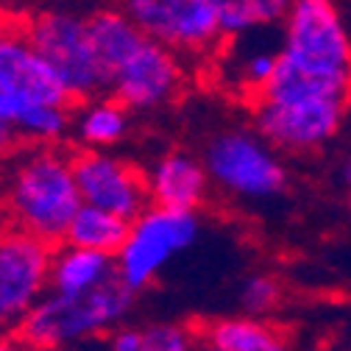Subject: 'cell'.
<instances>
[{"mask_svg": "<svg viewBox=\"0 0 351 351\" xmlns=\"http://www.w3.org/2000/svg\"><path fill=\"white\" fill-rule=\"evenodd\" d=\"M198 351H226V348H221V346H215V343H209V340H204V343L198 346Z\"/></svg>", "mask_w": 351, "mask_h": 351, "instance_id": "obj_29", "label": "cell"}, {"mask_svg": "<svg viewBox=\"0 0 351 351\" xmlns=\"http://www.w3.org/2000/svg\"><path fill=\"white\" fill-rule=\"evenodd\" d=\"M201 326L193 324H151L143 329V351H198Z\"/></svg>", "mask_w": 351, "mask_h": 351, "instance_id": "obj_21", "label": "cell"}, {"mask_svg": "<svg viewBox=\"0 0 351 351\" xmlns=\"http://www.w3.org/2000/svg\"><path fill=\"white\" fill-rule=\"evenodd\" d=\"M20 109H23V101H17L14 95H9V93L0 90V123L14 125V120H17Z\"/></svg>", "mask_w": 351, "mask_h": 351, "instance_id": "obj_25", "label": "cell"}, {"mask_svg": "<svg viewBox=\"0 0 351 351\" xmlns=\"http://www.w3.org/2000/svg\"><path fill=\"white\" fill-rule=\"evenodd\" d=\"M187 78V62L170 48L148 39L109 81V98L128 112H154L179 98Z\"/></svg>", "mask_w": 351, "mask_h": 351, "instance_id": "obj_11", "label": "cell"}, {"mask_svg": "<svg viewBox=\"0 0 351 351\" xmlns=\"http://www.w3.org/2000/svg\"><path fill=\"white\" fill-rule=\"evenodd\" d=\"M17 137L34 145H53L67 131H73V109L70 106H42L23 104L14 125Z\"/></svg>", "mask_w": 351, "mask_h": 351, "instance_id": "obj_20", "label": "cell"}, {"mask_svg": "<svg viewBox=\"0 0 351 351\" xmlns=\"http://www.w3.org/2000/svg\"><path fill=\"white\" fill-rule=\"evenodd\" d=\"M151 206L198 212L209 198V173L190 151H167L145 173Z\"/></svg>", "mask_w": 351, "mask_h": 351, "instance_id": "obj_13", "label": "cell"}, {"mask_svg": "<svg viewBox=\"0 0 351 351\" xmlns=\"http://www.w3.org/2000/svg\"><path fill=\"white\" fill-rule=\"evenodd\" d=\"M204 340L226 351H290V340L274 324L259 318H221L201 326Z\"/></svg>", "mask_w": 351, "mask_h": 351, "instance_id": "obj_17", "label": "cell"}, {"mask_svg": "<svg viewBox=\"0 0 351 351\" xmlns=\"http://www.w3.org/2000/svg\"><path fill=\"white\" fill-rule=\"evenodd\" d=\"M128 232H131V221L117 217L112 212H104L98 206L84 204L78 209V215L73 217L64 243L75 245V248H90V251H98V254L117 256L120 248L128 240Z\"/></svg>", "mask_w": 351, "mask_h": 351, "instance_id": "obj_19", "label": "cell"}, {"mask_svg": "<svg viewBox=\"0 0 351 351\" xmlns=\"http://www.w3.org/2000/svg\"><path fill=\"white\" fill-rule=\"evenodd\" d=\"M0 90L23 104L75 106L59 75L31 45L23 23H0Z\"/></svg>", "mask_w": 351, "mask_h": 351, "instance_id": "obj_12", "label": "cell"}, {"mask_svg": "<svg viewBox=\"0 0 351 351\" xmlns=\"http://www.w3.org/2000/svg\"><path fill=\"white\" fill-rule=\"evenodd\" d=\"M240 298H243V306L251 313V318L254 315H268L282 301V285L268 274H256L243 285Z\"/></svg>", "mask_w": 351, "mask_h": 351, "instance_id": "obj_22", "label": "cell"}, {"mask_svg": "<svg viewBox=\"0 0 351 351\" xmlns=\"http://www.w3.org/2000/svg\"><path fill=\"white\" fill-rule=\"evenodd\" d=\"M3 237H6V229H0V245H3Z\"/></svg>", "mask_w": 351, "mask_h": 351, "instance_id": "obj_30", "label": "cell"}, {"mask_svg": "<svg viewBox=\"0 0 351 351\" xmlns=\"http://www.w3.org/2000/svg\"><path fill=\"white\" fill-rule=\"evenodd\" d=\"M106 343H109V351H143V329L123 324L106 335Z\"/></svg>", "mask_w": 351, "mask_h": 351, "instance_id": "obj_23", "label": "cell"}, {"mask_svg": "<svg viewBox=\"0 0 351 351\" xmlns=\"http://www.w3.org/2000/svg\"><path fill=\"white\" fill-rule=\"evenodd\" d=\"M348 204H351V198H348Z\"/></svg>", "mask_w": 351, "mask_h": 351, "instance_id": "obj_32", "label": "cell"}, {"mask_svg": "<svg viewBox=\"0 0 351 351\" xmlns=\"http://www.w3.org/2000/svg\"><path fill=\"white\" fill-rule=\"evenodd\" d=\"M86 17H90V36H93L95 56L109 84L112 75L145 45L148 36L134 25V20L120 6H98Z\"/></svg>", "mask_w": 351, "mask_h": 351, "instance_id": "obj_14", "label": "cell"}, {"mask_svg": "<svg viewBox=\"0 0 351 351\" xmlns=\"http://www.w3.org/2000/svg\"><path fill=\"white\" fill-rule=\"evenodd\" d=\"M17 145H20L17 131H14L9 123H0V159H6Z\"/></svg>", "mask_w": 351, "mask_h": 351, "instance_id": "obj_26", "label": "cell"}, {"mask_svg": "<svg viewBox=\"0 0 351 351\" xmlns=\"http://www.w3.org/2000/svg\"><path fill=\"white\" fill-rule=\"evenodd\" d=\"M90 12H78L73 6L56 3L42 6L28 14L23 23L31 45L48 62V67L59 75L73 104H86L106 93L109 84L101 70V62L90 36Z\"/></svg>", "mask_w": 351, "mask_h": 351, "instance_id": "obj_3", "label": "cell"}, {"mask_svg": "<svg viewBox=\"0 0 351 351\" xmlns=\"http://www.w3.org/2000/svg\"><path fill=\"white\" fill-rule=\"evenodd\" d=\"M3 201L17 232L48 245H62L73 217L84 206L73 170V154L53 145L25 148L9 170Z\"/></svg>", "mask_w": 351, "mask_h": 351, "instance_id": "obj_1", "label": "cell"}, {"mask_svg": "<svg viewBox=\"0 0 351 351\" xmlns=\"http://www.w3.org/2000/svg\"><path fill=\"white\" fill-rule=\"evenodd\" d=\"M198 229V212L148 206L137 221H131L128 240L114 256L117 276L134 293L145 290L176 254L195 243Z\"/></svg>", "mask_w": 351, "mask_h": 351, "instance_id": "obj_6", "label": "cell"}, {"mask_svg": "<svg viewBox=\"0 0 351 351\" xmlns=\"http://www.w3.org/2000/svg\"><path fill=\"white\" fill-rule=\"evenodd\" d=\"M120 9L154 42L184 62H204L223 45L209 0H117Z\"/></svg>", "mask_w": 351, "mask_h": 351, "instance_id": "obj_7", "label": "cell"}, {"mask_svg": "<svg viewBox=\"0 0 351 351\" xmlns=\"http://www.w3.org/2000/svg\"><path fill=\"white\" fill-rule=\"evenodd\" d=\"M0 351H28L14 332H0Z\"/></svg>", "mask_w": 351, "mask_h": 351, "instance_id": "obj_27", "label": "cell"}, {"mask_svg": "<svg viewBox=\"0 0 351 351\" xmlns=\"http://www.w3.org/2000/svg\"><path fill=\"white\" fill-rule=\"evenodd\" d=\"M204 167L209 182L234 198H274L287 184L279 151L259 137L256 128H226L206 143Z\"/></svg>", "mask_w": 351, "mask_h": 351, "instance_id": "obj_5", "label": "cell"}, {"mask_svg": "<svg viewBox=\"0 0 351 351\" xmlns=\"http://www.w3.org/2000/svg\"><path fill=\"white\" fill-rule=\"evenodd\" d=\"M73 170L86 206H98L125 221H137L151 206L145 173L123 156L81 148L73 154Z\"/></svg>", "mask_w": 351, "mask_h": 351, "instance_id": "obj_10", "label": "cell"}, {"mask_svg": "<svg viewBox=\"0 0 351 351\" xmlns=\"http://www.w3.org/2000/svg\"><path fill=\"white\" fill-rule=\"evenodd\" d=\"M53 248L25 232L6 229L0 245V332H17L51 290Z\"/></svg>", "mask_w": 351, "mask_h": 351, "instance_id": "obj_8", "label": "cell"}, {"mask_svg": "<svg viewBox=\"0 0 351 351\" xmlns=\"http://www.w3.org/2000/svg\"><path fill=\"white\" fill-rule=\"evenodd\" d=\"M31 12V0H0V23H25Z\"/></svg>", "mask_w": 351, "mask_h": 351, "instance_id": "obj_24", "label": "cell"}, {"mask_svg": "<svg viewBox=\"0 0 351 351\" xmlns=\"http://www.w3.org/2000/svg\"><path fill=\"white\" fill-rule=\"evenodd\" d=\"M295 0H209L223 39L251 34L256 28H279Z\"/></svg>", "mask_w": 351, "mask_h": 351, "instance_id": "obj_18", "label": "cell"}, {"mask_svg": "<svg viewBox=\"0 0 351 351\" xmlns=\"http://www.w3.org/2000/svg\"><path fill=\"white\" fill-rule=\"evenodd\" d=\"M346 106V101L335 98L287 104L251 101V114L259 137L271 143L279 154H310L337 137Z\"/></svg>", "mask_w": 351, "mask_h": 351, "instance_id": "obj_9", "label": "cell"}, {"mask_svg": "<svg viewBox=\"0 0 351 351\" xmlns=\"http://www.w3.org/2000/svg\"><path fill=\"white\" fill-rule=\"evenodd\" d=\"M117 279V262L109 254H98L90 248L56 245L51 262V293L62 295H84Z\"/></svg>", "mask_w": 351, "mask_h": 351, "instance_id": "obj_15", "label": "cell"}, {"mask_svg": "<svg viewBox=\"0 0 351 351\" xmlns=\"http://www.w3.org/2000/svg\"><path fill=\"white\" fill-rule=\"evenodd\" d=\"M128 134V109L114 98H93L73 114V137L84 151H106Z\"/></svg>", "mask_w": 351, "mask_h": 351, "instance_id": "obj_16", "label": "cell"}, {"mask_svg": "<svg viewBox=\"0 0 351 351\" xmlns=\"http://www.w3.org/2000/svg\"><path fill=\"white\" fill-rule=\"evenodd\" d=\"M279 59L318 81L351 90V36L332 0H295L282 23Z\"/></svg>", "mask_w": 351, "mask_h": 351, "instance_id": "obj_4", "label": "cell"}, {"mask_svg": "<svg viewBox=\"0 0 351 351\" xmlns=\"http://www.w3.org/2000/svg\"><path fill=\"white\" fill-rule=\"evenodd\" d=\"M340 179H343V184L346 187H351V154L343 159V165H340Z\"/></svg>", "mask_w": 351, "mask_h": 351, "instance_id": "obj_28", "label": "cell"}, {"mask_svg": "<svg viewBox=\"0 0 351 351\" xmlns=\"http://www.w3.org/2000/svg\"><path fill=\"white\" fill-rule=\"evenodd\" d=\"M95 3H112V0H95Z\"/></svg>", "mask_w": 351, "mask_h": 351, "instance_id": "obj_31", "label": "cell"}, {"mask_svg": "<svg viewBox=\"0 0 351 351\" xmlns=\"http://www.w3.org/2000/svg\"><path fill=\"white\" fill-rule=\"evenodd\" d=\"M137 295L140 293L131 290L120 276L84 295L48 290L14 335L28 351H62L73 343L109 335L123 326L128 313L134 310Z\"/></svg>", "mask_w": 351, "mask_h": 351, "instance_id": "obj_2", "label": "cell"}]
</instances>
